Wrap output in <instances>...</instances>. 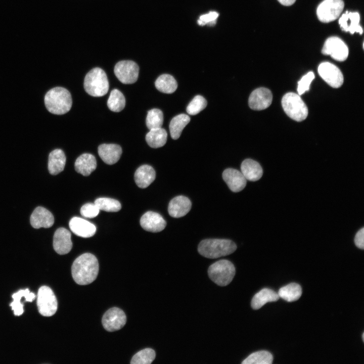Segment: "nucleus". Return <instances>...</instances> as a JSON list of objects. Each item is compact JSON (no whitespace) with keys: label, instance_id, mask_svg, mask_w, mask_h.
Listing matches in <instances>:
<instances>
[{"label":"nucleus","instance_id":"obj_26","mask_svg":"<svg viewBox=\"0 0 364 364\" xmlns=\"http://www.w3.org/2000/svg\"><path fill=\"white\" fill-rule=\"evenodd\" d=\"M279 298L278 293L270 289L264 288L253 296L251 303V307L253 309H258L265 303L276 301Z\"/></svg>","mask_w":364,"mask_h":364},{"label":"nucleus","instance_id":"obj_24","mask_svg":"<svg viewBox=\"0 0 364 364\" xmlns=\"http://www.w3.org/2000/svg\"><path fill=\"white\" fill-rule=\"evenodd\" d=\"M241 172L248 180L255 181L259 180L263 174L260 165L251 159H245L241 165Z\"/></svg>","mask_w":364,"mask_h":364},{"label":"nucleus","instance_id":"obj_7","mask_svg":"<svg viewBox=\"0 0 364 364\" xmlns=\"http://www.w3.org/2000/svg\"><path fill=\"white\" fill-rule=\"evenodd\" d=\"M37 306L39 312L43 316L53 315L57 310L58 302L53 290L49 287H41L37 293Z\"/></svg>","mask_w":364,"mask_h":364},{"label":"nucleus","instance_id":"obj_38","mask_svg":"<svg viewBox=\"0 0 364 364\" xmlns=\"http://www.w3.org/2000/svg\"><path fill=\"white\" fill-rule=\"evenodd\" d=\"M314 78V74L312 71L308 72L302 76L298 82L297 92L299 95H301L309 90L310 84Z\"/></svg>","mask_w":364,"mask_h":364},{"label":"nucleus","instance_id":"obj_22","mask_svg":"<svg viewBox=\"0 0 364 364\" xmlns=\"http://www.w3.org/2000/svg\"><path fill=\"white\" fill-rule=\"evenodd\" d=\"M97 167L95 157L91 154L84 153L79 156L75 162L76 172L83 176H88Z\"/></svg>","mask_w":364,"mask_h":364},{"label":"nucleus","instance_id":"obj_9","mask_svg":"<svg viewBox=\"0 0 364 364\" xmlns=\"http://www.w3.org/2000/svg\"><path fill=\"white\" fill-rule=\"evenodd\" d=\"M118 79L124 84H132L136 81L139 76V67L138 64L130 60L118 62L114 69Z\"/></svg>","mask_w":364,"mask_h":364},{"label":"nucleus","instance_id":"obj_28","mask_svg":"<svg viewBox=\"0 0 364 364\" xmlns=\"http://www.w3.org/2000/svg\"><path fill=\"white\" fill-rule=\"evenodd\" d=\"M22 297H25L26 301L32 302L35 299V295L30 292L28 289H26L20 290L12 295L14 301L10 304V306L15 315L19 316L24 312L23 305L20 302Z\"/></svg>","mask_w":364,"mask_h":364},{"label":"nucleus","instance_id":"obj_11","mask_svg":"<svg viewBox=\"0 0 364 364\" xmlns=\"http://www.w3.org/2000/svg\"><path fill=\"white\" fill-rule=\"evenodd\" d=\"M126 317L124 311L118 307H112L104 314L102 323L104 329L109 332L121 329L126 324Z\"/></svg>","mask_w":364,"mask_h":364},{"label":"nucleus","instance_id":"obj_36","mask_svg":"<svg viewBox=\"0 0 364 364\" xmlns=\"http://www.w3.org/2000/svg\"><path fill=\"white\" fill-rule=\"evenodd\" d=\"M156 356L155 351L151 348H145L135 353L132 357L131 364H150Z\"/></svg>","mask_w":364,"mask_h":364},{"label":"nucleus","instance_id":"obj_39","mask_svg":"<svg viewBox=\"0 0 364 364\" xmlns=\"http://www.w3.org/2000/svg\"><path fill=\"white\" fill-rule=\"evenodd\" d=\"M99 211V209L95 203L85 204L80 209L81 214L83 216L89 218L96 217L98 215Z\"/></svg>","mask_w":364,"mask_h":364},{"label":"nucleus","instance_id":"obj_41","mask_svg":"<svg viewBox=\"0 0 364 364\" xmlns=\"http://www.w3.org/2000/svg\"><path fill=\"white\" fill-rule=\"evenodd\" d=\"M355 245L358 248L364 249V228L362 227L356 234L354 237Z\"/></svg>","mask_w":364,"mask_h":364},{"label":"nucleus","instance_id":"obj_5","mask_svg":"<svg viewBox=\"0 0 364 364\" xmlns=\"http://www.w3.org/2000/svg\"><path fill=\"white\" fill-rule=\"evenodd\" d=\"M282 105L286 114L294 120L301 121L308 115V108L298 94H286L282 99Z\"/></svg>","mask_w":364,"mask_h":364},{"label":"nucleus","instance_id":"obj_37","mask_svg":"<svg viewBox=\"0 0 364 364\" xmlns=\"http://www.w3.org/2000/svg\"><path fill=\"white\" fill-rule=\"evenodd\" d=\"M206 106V99L202 96L197 95L189 104L186 110L190 115H195L202 111Z\"/></svg>","mask_w":364,"mask_h":364},{"label":"nucleus","instance_id":"obj_4","mask_svg":"<svg viewBox=\"0 0 364 364\" xmlns=\"http://www.w3.org/2000/svg\"><path fill=\"white\" fill-rule=\"evenodd\" d=\"M85 92L93 97H102L109 90V82L105 72L101 68L92 69L86 75L84 80Z\"/></svg>","mask_w":364,"mask_h":364},{"label":"nucleus","instance_id":"obj_21","mask_svg":"<svg viewBox=\"0 0 364 364\" xmlns=\"http://www.w3.org/2000/svg\"><path fill=\"white\" fill-rule=\"evenodd\" d=\"M121 147L117 144H103L98 147V154L102 160L106 164L112 165L116 163L122 154Z\"/></svg>","mask_w":364,"mask_h":364},{"label":"nucleus","instance_id":"obj_27","mask_svg":"<svg viewBox=\"0 0 364 364\" xmlns=\"http://www.w3.org/2000/svg\"><path fill=\"white\" fill-rule=\"evenodd\" d=\"M167 133L162 127L150 129L146 135L148 145L153 148L163 147L166 143Z\"/></svg>","mask_w":364,"mask_h":364},{"label":"nucleus","instance_id":"obj_32","mask_svg":"<svg viewBox=\"0 0 364 364\" xmlns=\"http://www.w3.org/2000/svg\"><path fill=\"white\" fill-rule=\"evenodd\" d=\"M125 105V99L123 94L117 89H113L107 101L109 109L113 112L122 111Z\"/></svg>","mask_w":364,"mask_h":364},{"label":"nucleus","instance_id":"obj_2","mask_svg":"<svg viewBox=\"0 0 364 364\" xmlns=\"http://www.w3.org/2000/svg\"><path fill=\"white\" fill-rule=\"evenodd\" d=\"M44 104L47 110L51 113L64 114L72 107L71 95L67 89L62 87H55L46 93Z\"/></svg>","mask_w":364,"mask_h":364},{"label":"nucleus","instance_id":"obj_3","mask_svg":"<svg viewBox=\"0 0 364 364\" xmlns=\"http://www.w3.org/2000/svg\"><path fill=\"white\" fill-rule=\"evenodd\" d=\"M236 249L237 245L230 240L208 239L200 242L198 251L202 256L213 259L230 255Z\"/></svg>","mask_w":364,"mask_h":364},{"label":"nucleus","instance_id":"obj_33","mask_svg":"<svg viewBox=\"0 0 364 364\" xmlns=\"http://www.w3.org/2000/svg\"><path fill=\"white\" fill-rule=\"evenodd\" d=\"M273 356L268 351L261 350L250 354L242 362V364H271Z\"/></svg>","mask_w":364,"mask_h":364},{"label":"nucleus","instance_id":"obj_8","mask_svg":"<svg viewBox=\"0 0 364 364\" xmlns=\"http://www.w3.org/2000/svg\"><path fill=\"white\" fill-rule=\"evenodd\" d=\"M344 7L343 0H324L317 8V17L323 23L333 21L339 17Z\"/></svg>","mask_w":364,"mask_h":364},{"label":"nucleus","instance_id":"obj_17","mask_svg":"<svg viewBox=\"0 0 364 364\" xmlns=\"http://www.w3.org/2000/svg\"><path fill=\"white\" fill-rule=\"evenodd\" d=\"M222 178L230 189L234 192L243 190L246 185V179L240 171L227 168L222 173Z\"/></svg>","mask_w":364,"mask_h":364},{"label":"nucleus","instance_id":"obj_29","mask_svg":"<svg viewBox=\"0 0 364 364\" xmlns=\"http://www.w3.org/2000/svg\"><path fill=\"white\" fill-rule=\"evenodd\" d=\"M190 121V117L185 114H180L174 117L169 124V131L172 139H178L183 129Z\"/></svg>","mask_w":364,"mask_h":364},{"label":"nucleus","instance_id":"obj_15","mask_svg":"<svg viewBox=\"0 0 364 364\" xmlns=\"http://www.w3.org/2000/svg\"><path fill=\"white\" fill-rule=\"evenodd\" d=\"M53 247L59 254L68 253L72 248L71 234L66 229L60 228L57 229L53 237Z\"/></svg>","mask_w":364,"mask_h":364},{"label":"nucleus","instance_id":"obj_25","mask_svg":"<svg viewBox=\"0 0 364 364\" xmlns=\"http://www.w3.org/2000/svg\"><path fill=\"white\" fill-rule=\"evenodd\" d=\"M65 163L66 157L62 150L57 149L50 153L48 169L50 174L57 175L62 172L64 170Z\"/></svg>","mask_w":364,"mask_h":364},{"label":"nucleus","instance_id":"obj_14","mask_svg":"<svg viewBox=\"0 0 364 364\" xmlns=\"http://www.w3.org/2000/svg\"><path fill=\"white\" fill-rule=\"evenodd\" d=\"M140 224L145 230L157 233L163 230L166 222L162 216L153 211H148L141 217Z\"/></svg>","mask_w":364,"mask_h":364},{"label":"nucleus","instance_id":"obj_19","mask_svg":"<svg viewBox=\"0 0 364 364\" xmlns=\"http://www.w3.org/2000/svg\"><path fill=\"white\" fill-rule=\"evenodd\" d=\"M69 225L74 234L82 238L91 237L96 232V227L94 224L80 217L72 218Z\"/></svg>","mask_w":364,"mask_h":364},{"label":"nucleus","instance_id":"obj_6","mask_svg":"<svg viewBox=\"0 0 364 364\" xmlns=\"http://www.w3.org/2000/svg\"><path fill=\"white\" fill-rule=\"evenodd\" d=\"M209 278L220 286H225L233 280L235 275V267L229 260L222 259L212 264L208 268Z\"/></svg>","mask_w":364,"mask_h":364},{"label":"nucleus","instance_id":"obj_34","mask_svg":"<svg viewBox=\"0 0 364 364\" xmlns=\"http://www.w3.org/2000/svg\"><path fill=\"white\" fill-rule=\"evenodd\" d=\"M94 203L100 210L107 212H117L121 208V205L118 200L109 198H99Z\"/></svg>","mask_w":364,"mask_h":364},{"label":"nucleus","instance_id":"obj_35","mask_svg":"<svg viewBox=\"0 0 364 364\" xmlns=\"http://www.w3.org/2000/svg\"><path fill=\"white\" fill-rule=\"evenodd\" d=\"M163 122V114L158 109H152L148 111L146 122L147 127L150 130L162 127Z\"/></svg>","mask_w":364,"mask_h":364},{"label":"nucleus","instance_id":"obj_43","mask_svg":"<svg viewBox=\"0 0 364 364\" xmlns=\"http://www.w3.org/2000/svg\"><path fill=\"white\" fill-rule=\"evenodd\" d=\"M362 339L363 341H364V333H362Z\"/></svg>","mask_w":364,"mask_h":364},{"label":"nucleus","instance_id":"obj_18","mask_svg":"<svg viewBox=\"0 0 364 364\" xmlns=\"http://www.w3.org/2000/svg\"><path fill=\"white\" fill-rule=\"evenodd\" d=\"M30 224L35 229L49 228L54 222L52 213L46 208L39 206L36 207L30 216Z\"/></svg>","mask_w":364,"mask_h":364},{"label":"nucleus","instance_id":"obj_42","mask_svg":"<svg viewBox=\"0 0 364 364\" xmlns=\"http://www.w3.org/2000/svg\"><path fill=\"white\" fill-rule=\"evenodd\" d=\"M282 5L286 6H289L293 5L296 0H278Z\"/></svg>","mask_w":364,"mask_h":364},{"label":"nucleus","instance_id":"obj_16","mask_svg":"<svg viewBox=\"0 0 364 364\" xmlns=\"http://www.w3.org/2000/svg\"><path fill=\"white\" fill-rule=\"evenodd\" d=\"M360 15L357 12L346 11L339 19L342 30L349 32L351 34L358 33L362 34L363 29L359 25Z\"/></svg>","mask_w":364,"mask_h":364},{"label":"nucleus","instance_id":"obj_31","mask_svg":"<svg viewBox=\"0 0 364 364\" xmlns=\"http://www.w3.org/2000/svg\"><path fill=\"white\" fill-rule=\"evenodd\" d=\"M279 297L288 302L297 300L301 296L302 288L299 284L290 283L281 288L278 291Z\"/></svg>","mask_w":364,"mask_h":364},{"label":"nucleus","instance_id":"obj_20","mask_svg":"<svg viewBox=\"0 0 364 364\" xmlns=\"http://www.w3.org/2000/svg\"><path fill=\"white\" fill-rule=\"evenodd\" d=\"M191 202L187 197L178 196L169 202L168 211L169 215L174 218H179L186 215L191 208Z\"/></svg>","mask_w":364,"mask_h":364},{"label":"nucleus","instance_id":"obj_10","mask_svg":"<svg viewBox=\"0 0 364 364\" xmlns=\"http://www.w3.org/2000/svg\"><path fill=\"white\" fill-rule=\"evenodd\" d=\"M322 53L325 55H330L337 61H343L347 58L349 50L341 39L337 36H332L326 40Z\"/></svg>","mask_w":364,"mask_h":364},{"label":"nucleus","instance_id":"obj_23","mask_svg":"<svg viewBox=\"0 0 364 364\" xmlns=\"http://www.w3.org/2000/svg\"><path fill=\"white\" fill-rule=\"evenodd\" d=\"M156 173L154 168L149 165H143L135 171L134 178L137 186L144 189L148 187L155 179Z\"/></svg>","mask_w":364,"mask_h":364},{"label":"nucleus","instance_id":"obj_13","mask_svg":"<svg viewBox=\"0 0 364 364\" xmlns=\"http://www.w3.org/2000/svg\"><path fill=\"white\" fill-rule=\"evenodd\" d=\"M272 100L271 91L265 87L254 90L248 99L249 107L254 110H262L268 107Z\"/></svg>","mask_w":364,"mask_h":364},{"label":"nucleus","instance_id":"obj_12","mask_svg":"<svg viewBox=\"0 0 364 364\" xmlns=\"http://www.w3.org/2000/svg\"><path fill=\"white\" fill-rule=\"evenodd\" d=\"M318 72L321 77L331 86L340 87L343 83V75L340 70L335 65L325 62L320 64Z\"/></svg>","mask_w":364,"mask_h":364},{"label":"nucleus","instance_id":"obj_30","mask_svg":"<svg viewBox=\"0 0 364 364\" xmlns=\"http://www.w3.org/2000/svg\"><path fill=\"white\" fill-rule=\"evenodd\" d=\"M155 85L159 91L165 94H172L177 87V83L175 78L168 74L159 76L155 81Z\"/></svg>","mask_w":364,"mask_h":364},{"label":"nucleus","instance_id":"obj_40","mask_svg":"<svg viewBox=\"0 0 364 364\" xmlns=\"http://www.w3.org/2000/svg\"><path fill=\"white\" fill-rule=\"evenodd\" d=\"M218 16L219 14L216 12H210L208 14L201 15L198 20V23L200 26H213L216 24Z\"/></svg>","mask_w":364,"mask_h":364},{"label":"nucleus","instance_id":"obj_1","mask_svg":"<svg viewBox=\"0 0 364 364\" xmlns=\"http://www.w3.org/2000/svg\"><path fill=\"white\" fill-rule=\"evenodd\" d=\"M99 269L96 257L89 253L79 256L74 261L71 273L74 281L78 285H86L93 282L97 278Z\"/></svg>","mask_w":364,"mask_h":364}]
</instances>
